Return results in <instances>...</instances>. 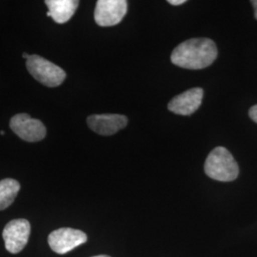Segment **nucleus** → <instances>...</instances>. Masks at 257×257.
<instances>
[{
	"label": "nucleus",
	"instance_id": "obj_15",
	"mask_svg": "<svg viewBox=\"0 0 257 257\" xmlns=\"http://www.w3.org/2000/svg\"><path fill=\"white\" fill-rule=\"evenodd\" d=\"M22 56H23V57H24L26 60H27L28 58L30 57V55H28V54H26V53H24V54L22 55Z\"/></svg>",
	"mask_w": 257,
	"mask_h": 257
},
{
	"label": "nucleus",
	"instance_id": "obj_12",
	"mask_svg": "<svg viewBox=\"0 0 257 257\" xmlns=\"http://www.w3.org/2000/svg\"><path fill=\"white\" fill-rule=\"evenodd\" d=\"M248 115L249 117L251 118V120H253L255 123H257V105L252 106L249 110H248Z\"/></svg>",
	"mask_w": 257,
	"mask_h": 257
},
{
	"label": "nucleus",
	"instance_id": "obj_9",
	"mask_svg": "<svg viewBox=\"0 0 257 257\" xmlns=\"http://www.w3.org/2000/svg\"><path fill=\"white\" fill-rule=\"evenodd\" d=\"M204 91L201 88H193L175 96L168 104V109L179 115H191L199 109Z\"/></svg>",
	"mask_w": 257,
	"mask_h": 257
},
{
	"label": "nucleus",
	"instance_id": "obj_3",
	"mask_svg": "<svg viewBox=\"0 0 257 257\" xmlns=\"http://www.w3.org/2000/svg\"><path fill=\"white\" fill-rule=\"evenodd\" d=\"M26 66L28 72L36 80L50 88L60 86L66 78L63 69L39 55H30Z\"/></svg>",
	"mask_w": 257,
	"mask_h": 257
},
{
	"label": "nucleus",
	"instance_id": "obj_4",
	"mask_svg": "<svg viewBox=\"0 0 257 257\" xmlns=\"http://www.w3.org/2000/svg\"><path fill=\"white\" fill-rule=\"evenodd\" d=\"M10 128L27 142H38L46 137V127L38 119L32 118L27 113H18L10 121Z\"/></svg>",
	"mask_w": 257,
	"mask_h": 257
},
{
	"label": "nucleus",
	"instance_id": "obj_1",
	"mask_svg": "<svg viewBox=\"0 0 257 257\" xmlns=\"http://www.w3.org/2000/svg\"><path fill=\"white\" fill-rule=\"evenodd\" d=\"M217 56L215 43L209 38H192L175 48L171 55L173 64L189 70L209 67Z\"/></svg>",
	"mask_w": 257,
	"mask_h": 257
},
{
	"label": "nucleus",
	"instance_id": "obj_17",
	"mask_svg": "<svg viewBox=\"0 0 257 257\" xmlns=\"http://www.w3.org/2000/svg\"><path fill=\"white\" fill-rule=\"evenodd\" d=\"M0 135H1V136H4V131H1V133H0Z\"/></svg>",
	"mask_w": 257,
	"mask_h": 257
},
{
	"label": "nucleus",
	"instance_id": "obj_10",
	"mask_svg": "<svg viewBox=\"0 0 257 257\" xmlns=\"http://www.w3.org/2000/svg\"><path fill=\"white\" fill-rule=\"evenodd\" d=\"M45 4L51 14V18L56 23L63 24L72 19L79 2L76 0H46Z\"/></svg>",
	"mask_w": 257,
	"mask_h": 257
},
{
	"label": "nucleus",
	"instance_id": "obj_11",
	"mask_svg": "<svg viewBox=\"0 0 257 257\" xmlns=\"http://www.w3.org/2000/svg\"><path fill=\"white\" fill-rule=\"evenodd\" d=\"M20 190L19 181L6 178L0 181V211L7 209L15 201Z\"/></svg>",
	"mask_w": 257,
	"mask_h": 257
},
{
	"label": "nucleus",
	"instance_id": "obj_7",
	"mask_svg": "<svg viewBox=\"0 0 257 257\" xmlns=\"http://www.w3.org/2000/svg\"><path fill=\"white\" fill-rule=\"evenodd\" d=\"M87 235L82 230L72 228H60L52 231L48 236L50 248L58 254H65L86 243Z\"/></svg>",
	"mask_w": 257,
	"mask_h": 257
},
{
	"label": "nucleus",
	"instance_id": "obj_16",
	"mask_svg": "<svg viewBox=\"0 0 257 257\" xmlns=\"http://www.w3.org/2000/svg\"><path fill=\"white\" fill-rule=\"evenodd\" d=\"M92 257H110L109 255H96V256H92Z\"/></svg>",
	"mask_w": 257,
	"mask_h": 257
},
{
	"label": "nucleus",
	"instance_id": "obj_5",
	"mask_svg": "<svg viewBox=\"0 0 257 257\" xmlns=\"http://www.w3.org/2000/svg\"><path fill=\"white\" fill-rule=\"evenodd\" d=\"M126 0H98L94 10V20L101 27L117 25L127 14Z\"/></svg>",
	"mask_w": 257,
	"mask_h": 257
},
{
	"label": "nucleus",
	"instance_id": "obj_8",
	"mask_svg": "<svg viewBox=\"0 0 257 257\" xmlns=\"http://www.w3.org/2000/svg\"><path fill=\"white\" fill-rule=\"evenodd\" d=\"M87 123L94 133L108 137L125 128L128 124V118L125 115L114 113L92 114L87 118Z\"/></svg>",
	"mask_w": 257,
	"mask_h": 257
},
{
	"label": "nucleus",
	"instance_id": "obj_14",
	"mask_svg": "<svg viewBox=\"0 0 257 257\" xmlns=\"http://www.w3.org/2000/svg\"><path fill=\"white\" fill-rule=\"evenodd\" d=\"M251 4H252V6H253V8H254V18H255L257 20V0L251 1Z\"/></svg>",
	"mask_w": 257,
	"mask_h": 257
},
{
	"label": "nucleus",
	"instance_id": "obj_13",
	"mask_svg": "<svg viewBox=\"0 0 257 257\" xmlns=\"http://www.w3.org/2000/svg\"><path fill=\"white\" fill-rule=\"evenodd\" d=\"M171 5H174V6H177V5H181L186 3V0H169L168 1Z\"/></svg>",
	"mask_w": 257,
	"mask_h": 257
},
{
	"label": "nucleus",
	"instance_id": "obj_2",
	"mask_svg": "<svg viewBox=\"0 0 257 257\" xmlns=\"http://www.w3.org/2000/svg\"><path fill=\"white\" fill-rule=\"evenodd\" d=\"M205 173L211 179L230 182L237 178L239 167L230 152L224 147L213 149L205 162Z\"/></svg>",
	"mask_w": 257,
	"mask_h": 257
},
{
	"label": "nucleus",
	"instance_id": "obj_6",
	"mask_svg": "<svg viewBox=\"0 0 257 257\" xmlns=\"http://www.w3.org/2000/svg\"><path fill=\"white\" fill-rule=\"evenodd\" d=\"M31 233V225L27 219H15L5 226L2 236L5 248L11 253H19L26 247Z\"/></svg>",
	"mask_w": 257,
	"mask_h": 257
}]
</instances>
